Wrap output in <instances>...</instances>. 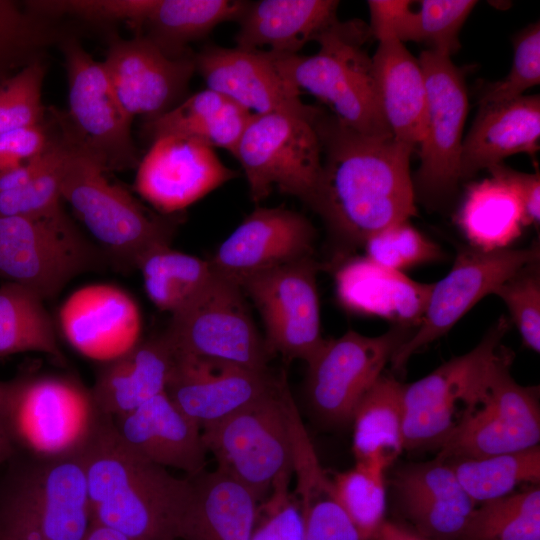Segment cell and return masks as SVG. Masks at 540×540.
Segmentation results:
<instances>
[{"label": "cell", "instance_id": "6da1fadb", "mask_svg": "<svg viewBox=\"0 0 540 540\" xmlns=\"http://www.w3.org/2000/svg\"><path fill=\"white\" fill-rule=\"evenodd\" d=\"M315 126L322 169L311 205L337 243L341 259L374 233L416 214L411 146L393 136L354 131L321 111Z\"/></svg>", "mask_w": 540, "mask_h": 540}, {"label": "cell", "instance_id": "7a4b0ae2", "mask_svg": "<svg viewBox=\"0 0 540 540\" xmlns=\"http://www.w3.org/2000/svg\"><path fill=\"white\" fill-rule=\"evenodd\" d=\"M92 522L132 540H178L191 493L189 478L139 456L107 417L82 455Z\"/></svg>", "mask_w": 540, "mask_h": 540}, {"label": "cell", "instance_id": "3957f363", "mask_svg": "<svg viewBox=\"0 0 540 540\" xmlns=\"http://www.w3.org/2000/svg\"><path fill=\"white\" fill-rule=\"evenodd\" d=\"M370 36L362 21L338 20L316 39L317 53L272 54L280 73L300 92L328 105L342 125L365 135L393 136L381 109L372 59L363 48Z\"/></svg>", "mask_w": 540, "mask_h": 540}, {"label": "cell", "instance_id": "277c9868", "mask_svg": "<svg viewBox=\"0 0 540 540\" xmlns=\"http://www.w3.org/2000/svg\"><path fill=\"white\" fill-rule=\"evenodd\" d=\"M107 417L80 381L36 374L8 382L1 420L14 447L50 460L81 457Z\"/></svg>", "mask_w": 540, "mask_h": 540}, {"label": "cell", "instance_id": "5b68a950", "mask_svg": "<svg viewBox=\"0 0 540 540\" xmlns=\"http://www.w3.org/2000/svg\"><path fill=\"white\" fill-rule=\"evenodd\" d=\"M108 174L73 147L63 169L61 198L106 253L137 268L146 253L170 245L175 219L151 213Z\"/></svg>", "mask_w": 540, "mask_h": 540}, {"label": "cell", "instance_id": "8992f818", "mask_svg": "<svg viewBox=\"0 0 540 540\" xmlns=\"http://www.w3.org/2000/svg\"><path fill=\"white\" fill-rule=\"evenodd\" d=\"M509 325L499 318L472 350L404 384V449H439L473 412L505 351L501 340Z\"/></svg>", "mask_w": 540, "mask_h": 540}, {"label": "cell", "instance_id": "52a82bcc", "mask_svg": "<svg viewBox=\"0 0 540 540\" xmlns=\"http://www.w3.org/2000/svg\"><path fill=\"white\" fill-rule=\"evenodd\" d=\"M91 524L82 456L30 458L0 501V532L17 540H83Z\"/></svg>", "mask_w": 540, "mask_h": 540}, {"label": "cell", "instance_id": "ba28073f", "mask_svg": "<svg viewBox=\"0 0 540 540\" xmlns=\"http://www.w3.org/2000/svg\"><path fill=\"white\" fill-rule=\"evenodd\" d=\"M320 110L252 114L232 155L258 203L273 191L311 207L322 169V147L315 126Z\"/></svg>", "mask_w": 540, "mask_h": 540}, {"label": "cell", "instance_id": "9c48e42d", "mask_svg": "<svg viewBox=\"0 0 540 540\" xmlns=\"http://www.w3.org/2000/svg\"><path fill=\"white\" fill-rule=\"evenodd\" d=\"M292 401L284 376L274 389L201 429L216 469L245 486L259 502L268 496L277 477L293 468Z\"/></svg>", "mask_w": 540, "mask_h": 540}, {"label": "cell", "instance_id": "30bf717a", "mask_svg": "<svg viewBox=\"0 0 540 540\" xmlns=\"http://www.w3.org/2000/svg\"><path fill=\"white\" fill-rule=\"evenodd\" d=\"M68 82V110L53 109L64 138L107 172L138 166L130 118L118 103L102 61L95 60L77 36L58 47Z\"/></svg>", "mask_w": 540, "mask_h": 540}, {"label": "cell", "instance_id": "8fae6325", "mask_svg": "<svg viewBox=\"0 0 540 540\" xmlns=\"http://www.w3.org/2000/svg\"><path fill=\"white\" fill-rule=\"evenodd\" d=\"M99 261L97 250L62 205L35 216L0 217V278L44 300Z\"/></svg>", "mask_w": 540, "mask_h": 540}, {"label": "cell", "instance_id": "7c38bea8", "mask_svg": "<svg viewBox=\"0 0 540 540\" xmlns=\"http://www.w3.org/2000/svg\"><path fill=\"white\" fill-rule=\"evenodd\" d=\"M164 334L177 353L269 370L272 355L242 288L215 271L203 289L171 315Z\"/></svg>", "mask_w": 540, "mask_h": 540}, {"label": "cell", "instance_id": "4fadbf2b", "mask_svg": "<svg viewBox=\"0 0 540 540\" xmlns=\"http://www.w3.org/2000/svg\"><path fill=\"white\" fill-rule=\"evenodd\" d=\"M320 268L310 256L238 282L261 317L264 341L272 356L308 364L325 344L317 289Z\"/></svg>", "mask_w": 540, "mask_h": 540}, {"label": "cell", "instance_id": "5bb4252c", "mask_svg": "<svg viewBox=\"0 0 540 540\" xmlns=\"http://www.w3.org/2000/svg\"><path fill=\"white\" fill-rule=\"evenodd\" d=\"M414 331L395 325L379 336L349 330L339 338L326 339L307 364L306 394L316 415L332 426L350 423L358 402Z\"/></svg>", "mask_w": 540, "mask_h": 540}, {"label": "cell", "instance_id": "9a60e30c", "mask_svg": "<svg viewBox=\"0 0 540 540\" xmlns=\"http://www.w3.org/2000/svg\"><path fill=\"white\" fill-rule=\"evenodd\" d=\"M510 365L511 354L504 351L480 402L439 448L436 460L481 458L539 445L538 389L518 384Z\"/></svg>", "mask_w": 540, "mask_h": 540}, {"label": "cell", "instance_id": "2e32d148", "mask_svg": "<svg viewBox=\"0 0 540 540\" xmlns=\"http://www.w3.org/2000/svg\"><path fill=\"white\" fill-rule=\"evenodd\" d=\"M418 62L426 87V119L417 151L416 191L430 201L450 196L460 178L463 127L468 111L462 70L449 56L423 51Z\"/></svg>", "mask_w": 540, "mask_h": 540}, {"label": "cell", "instance_id": "e0dca14e", "mask_svg": "<svg viewBox=\"0 0 540 540\" xmlns=\"http://www.w3.org/2000/svg\"><path fill=\"white\" fill-rule=\"evenodd\" d=\"M539 245L485 251L462 249L449 273L433 283L429 301L412 336L393 355L400 370L422 347L445 335L477 302L527 264L539 260Z\"/></svg>", "mask_w": 540, "mask_h": 540}, {"label": "cell", "instance_id": "ac0fdd59", "mask_svg": "<svg viewBox=\"0 0 540 540\" xmlns=\"http://www.w3.org/2000/svg\"><path fill=\"white\" fill-rule=\"evenodd\" d=\"M195 55L171 58L142 35L113 37L102 61L116 99L132 119H155L174 108L188 90Z\"/></svg>", "mask_w": 540, "mask_h": 540}, {"label": "cell", "instance_id": "d6986e66", "mask_svg": "<svg viewBox=\"0 0 540 540\" xmlns=\"http://www.w3.org/2000/svg\"><path fill=\"white\" fill-rule=\"evenodd\" d=\"M237 176L212 147L188 137L164 135L152 140L140 159L134 188L162 215L171 216Z\"/></svg>", "mask_w": 540, "mask_h": 540}, {"label": "cell", "instance_id": "ffe728a7", "mask_svg": "<svg viewBox=\"0 0 540 540\" xmlns=\"http://www.w3.org/2000/svg\"><path fill=\"white\" fill-rule=\"evenodd\" d=\"M283 377L174 351L165 392L202 429L274 389Z\"/></svg>", "mask_w": 540, "mask_h": 540}, {"label": "cell", "instance_id": "44dd1931", "mask_svg": "<svg viewBox=\"0 0 540 540\" xmlns=\"http://www.w3.org/2000/svg\"><path fill=\"white\" fill-rule=\"evenodd\" d=\"M315 228L284 207H257L208 260L216 273L236 283L283 264L313 256Z\"/></svg>", "mask_w": 540, "mask_h": 540}, {"label": "cell", "instance_id": "7402d4cb", "mask_svg": "<svg viewBox=\"0 0 540 540\" xmlns=\"http://www.w3.org/2000/svg\"><path fill=\"white\" fill-rule=\"evenodd\" d=\"M195 69L207 88L252 114L307 112L312 106L279 71L270 51L207 46L194 56Z\"/></svg>", "mask_w": 540, "mask_h": 540}, {"label": "cell", "instance_id": "603a6c76", "mask_svg": "<svg viewBox=\"0 0 540 540\" xmlns=\"http://www.w3.org/2000/svg\"><path fill=\"white\" fill-rule=\"evenodd\" d=\"M59 322L75 349L105 361L141 340V314L136 302L127 292L109 284H91L75 291L62 305Z\"/></svg>", "mask_w": 540, "mask_h": 540}, {"label": "cell", "instance_id": "cb8c5ba5", "mask_svg": "<svg viewBox=\"0 0 540 540\" xmlns=\"http://www.w3.org/2000/svg\"><path fill=\"white\" fill-rule=\"evenodd\" d=\"M119 438L139 456L194 477L205 470L208 451L200 426L163 392L112 419Z\"/></svg>", "mask_w": 540, "mask_h": 540}, {"label": "cell", "instance_id": "d4e9b609", "mask_svg": "<svg viewBox=\"0 0 540 540\" xmlns=\"http://www.w3.org/2000/svg\"><path fill=\"white\" fill-rule=\"evenodd\" d=\"M393 486L409 527L430 540H458L477 506L452 468L436 459L399 469Z\"/></svg>", "mask_w": 540, "mask_h": 540}, {"label": "cell", "instance_id": "484cf974", "mask_svg": "<svg viewBox=\"0 0 540 540\" xmlns=\"http://www.w3.org/2000/svg\"><path fill=\"white\" fill-rule=\"evenodd\" d=\"M342 260L335 272V287L338 300L346 309L417 328L433 284L414 281L366 256Z\"/></svg>", "mask_w": 540, "mask_h": 540}, {"label": "cell", "instance_id": "4316f807", "mask_svg": "<svg viewBox=\"0 0 540 540\" xmlns=\"http://www.w3.org/2000/svg\"><path fill=\"white\" fill-rule=\"evenodd\" d=\"M540 98L522 95L497 103L480 104L475 120L463 139L460 178H469L517 153L539 150Z\"/></svg>", "mask_w": 540, "mask_h": 540}, {"label": "cell", "instance_id": "83f0119b", "mask_svg": "<svg viewBox=\"0 0 540 540\" xmlns=\"http://www.w3.org/2000/svg\"><path fill=\"white\" fill-rule=\"evenodd\" d=\"M372 36L378 40L371 59L384 118L393 137L415 150L421 143L426 119L421 66L392 32L379 31Z\"/></svg>", "mask_w": 540, "mask_h": 540}, {"label": "cell", "instance_id": "f1b7e54d", "mask_svg": "<svg viewBox=\"0 0 540 540\" xmlns=\"http://www.w3.org/2000/svg\"><path fill=\"white\" fill-rule=\"evenodd\" d=\"M173 361L164 333L105 361L90 389L100 412L113 419L165 392Z\"/></svg>", "mask_w": 540, "mask_h": 540}, {"label": "cell", "instance_id": "f546056e", "mask_svg": "<svg viewBox=\"0 0 540 540\" xmlns=\"http://www.w3.org/2000/svg\"><path fill=\"white\" fill-rule=\"evenodd\" d=\"M338 5L333 0L247 1L237 20V47L297 54L338 21Z\"/></svg>", "mask_w": 540, "mask_h": 540}, {"label": "cell", "instance_id": "4dcf8cb0", "mask_svg": "<svg viewBox=\"0 0 540 540\" xmlns=\"http://www.w3.org/2000/svg\"><path fill=\"white\" fill-rule=\"evenodd\" d=\"M189 479L178 540H251L259 505L251 491L218 469Z\"/></svg>", "mask_w": 540, "mask_h": 540}, {"label": "cell", "instance_id": "1f68e13d", "mask_svg": "<svg viewBox=\"0 0 540 540\" xmlns=\"http://www.w3.org/2000/svg\"><path fill=\"white\" fill-rule=\"evenodd\" d=\"M412 9V1L370 0V31H391L402 43L413 41L428 50L451 56L460 47L459 32L477 4L473 0H423Z\"/></svg>", "mask_w": 540, "mask_h": 540}, {"label": "cell", "instance_id": "d6a6232c", "mask_svg": "<svg viewBox=\"0 0 540 540\" xmlns=\"http://www.w3.org/2000/svg\"><path fill=\"white\" fill-rule=\"evenodd\" d=\"M488 170L491 178L468 188L458 224L472 247L492 251L507 248L520 236L525 223L518 190L502 164Z\"/></svg>", "mask_w": 540, "mask_h": 540}, {"label": "cell", "instance_id": "836d02e7", "mask_svg": "<svg viewBox=\"0 0 540 540\" xmlns=\"http://www.w3.org/2000/svg\"><path fill=\"white\" fill-rule=\"evenodd\" d=\"M252 113L208 88L196 92L161 116L144 121L150 141L164 135L188 137L232 154Z\"/></svg>", "mask_w": 540, "mask_h": 540}, {"label": "cell", "instance_id": "e575fe53", "mask_svg": "<svg viewBox=\"0 0 540 540\" xmlns=\"http://www.w3.org/2000/svg\"><path fill=\"white\" fill-rule=\"evenodd\" d=\"M404 384L382 374L358 402L352 451L356 463L387 470L404 450Z\"/></svg>", "mask_w": 540, "mask_h": 540}, {"label": "cell", "instance_id": "d590c367", "mask_svg": "<svg viewBox=\"0 0 540 540\" xmlns=\"http://www.w3.org/2000/svg\"><path fill=\"white\" fill-rule=\"evenodd\" d=\"M247 1L149 0L136 35H142L171 58L191 55L188 44L217 25L238 20Z\"/></svg>", "mask_w": 540, "mask_h": 540}, {"label": "cell", "instance_id": "8d00e7d4", "mask_svg": "<svg viewBox=\"0 0 540 540\" xmlns=\"http://www.w3.org/2000/svg\"><path fill=\"white\" fill-rule=\"evenodd\" d=\"M44 301L20 284L5 282L0 286V358L39 352L60 362L64 360Z\"/></svg>", "mask_w": 540, "mask_h": 540}, {"label": "cell", "instance_id": "74e56055", "mask_svg": "<svg viewBox=\"0 0 540 540\" xmlns=\"http://www.w3.org/2000/svg\"><path fill=\"white\" fill-rule=\"evenodd\" d=\"M60 20L30 9L25 2L0 0V80L43 60L50 48L77 36Z\"/></svg>", "mask_w": 540, "mask_h": 540}, {"label": "cell", "instance_id": "f35d334b", "mask_svg": "<svg viewBox=\"0 0 540 540\" xmlns=\"http://www.w3.org/2000/svg\"><path fill=\"white\" fill-rule=\"evenodd\" d=\"M144 289L149 300L171 315L185 307L213 274L208 260L172 249L157 247L139 261Z\"/></svg>", "mask_w": 540, "mask_h": 540}, {"label": "cell", "instance_id": "ab89813d", "mask_svg": "<svg viewBox=\"0 0 540 540\" xmlns=\"http://www.w3.org/2000/svg\"><path fill=\"white\" fill-rule=\"evenodd\" d=\"M447 463L478 505L507 496L522 485H539L540 447Z\"/></svg>", "mask_w": 540, "mask_h": 540}, {"label": "cell", "instance_id": "60d3db41", "mask_svg": "<svg viewBox=\"0 0 540 540\" xmlns=\"http://www.w3.org/2000/svg\"><path fill=\"white\" fill-rule=\"evenodd\" d=\"M458 540H540V488L478 504Z\"/></svg>", "mask_w": 540, "mask_h": 540}, {"label": "cell", "instance_id": "b9f144b4", "mask_svg": "<svg viewBox=\"0 0 540 540\" xmlns=\"http://www.w3.org/2000/svg\"><path fill=\"white\" fill-rule=\"evenodd\" d=\"M296 495L303 514V540H362L337 498L331 477L322 469L296 475Z\"/></svg>", "mask_w": 540, "mask_h": 540}, {"label": "cell", "instance_id": "7bdbcfd3", "mask_svg": "<svg viewBox=\"0 0 540 540\" xmlns=\"http://www.w3.org/2000/svg\"><path fill=\"white\" fill-rule=\"evenodd\" d=\"M385 472L356 463L331 476L339 503L362 540H373L386 521Z\"/></svg>", "mask_w": 540, "mask_h": 540}, {"label": "cell", "instance_id": "ee69618b", "mask_svg": "<svg viewBox=\"0 0 540 540\" xmlns=\"http://www.w3.org/2000/svg\"><path fill=\"white\" fill-rule=\"evenodd\" d=\"M43 60L0 80V133L43 124L48 108L42 102L46 75Z\"/></svg>", "mask_w": 540, "mask_h": 540}, {"label": "cell", "instance_id": "f6af8a7d", "mask_svg": "<svg viewBox=\"0 0 540 540\" xmlns=\"http://www.w3.org/2000/svg\"><path fill=\"white\" fill-rule=\"evenodd\" d=\"M72 150L61 134V144L46 167L26 184L0 192V217L35 216L62 205V174Z\"/></svg>", "mask_w": 540, "mask_h": 540}, {"label": "cell", "instance_id": "bcb514c9", "mask_svg": "<svg viewBox=\"0 0 540 540\" xmlns=\"http://www.w3.org/2000/svg\"><path fill=\"white\" fill-rule=\"evenodd\" d=\"M363 246L367 258L399 272L442 256L440 247L408 221L395 223L374 233Z\"/></svg>", "mask_w": 540, "mask_h": 540}, {"label": "cell", "instance_id": "7dc6e473", "mask_svg": "<svg viewBox=\"0 0 540 540\" xmlns=\"http://www.w3.org/2000/svg\"><path fill=\"white\" fill-rule=\"evenodd\" d=\"M508 308L523 343L540 351L539 260L531 262L500 284L494 291Z\"/></svg>", "mask_w": 540, "mask_h": 540}, {"label": "cell", "instance_id": "c3c4849f", "mask_svg": "<svg viewBox=\"0 0 540 540\" xmlns=\"http://www.w3.org/2000/svg\"><path fill=\"white\" fill-rule=\"evenodd\" d=\"M293 468L275 480L268 496L259 502L251 540H303L304 521L300 503L289 489Z\"/></svg>", "mask_w": 540, "mask_h": 540}, {"label": "cell", "instance_id": "681fc988", "mask_svg": "<svg viewBox=\"0 0 540 540\" xmlns=\"http://www.w3.org/2000/svg\"><path fill=\"white\" fill-rule=\"evenodd\" d=\"M540 83L539 22L524 29L514 40V57L509 73L487 87L479 100L489 104L512 100Z\"/></svg>", "mask_w": 540, "mask_h": 540}, {"label": "cell", "instance_id": "f907efd6", "mask_svg": "<svg viewBox=\"0 0 540 540\" xmlns=\"http://www.w3.org/2000/svg\"><path fill=\"white\" fill-rule=\"evenodd\" d=\"M59 134L52 108L40 125L0 133V175L24 166L43 155Z\"/></svg>", "mask_w": 540, "mask_h": 540}, {"label": "cell", "instance_id": "816d5d0a", "mask_svg": "<svg viewBox=\"0 0 540 540\" xmlns=\"http://www.w3.org/2000/svg\"><path fill=\"white\" fill-rule=\"evenodd\" d=\"M503 172L518 190L524 212V223L538 225L540 221V177L539 173L527 174L511 170L502 165Z\"/></svg>", "mask_w": 540, "mask_h": 540}, {"label": "cell", "instance_id": "f5cc1de1", "mask_svg": "<svg viewBox=\"0 0 540 540\" xmlns=\"http://www.w3.org/2000/svg\"><path fill=\"white\" fill-rule=\"evenodd\" d=\"M373 540H430L407 525L386 520Z\"/></svg>", "mask_w": 540, "mask_h": 540}, {"label": "cell", "instance_id": "db71d44e", "mask_svg": "<svg viewBox=\"0 0 540 540\" xmlns=\"http://www.w3.org/2000/svg\"><path fill=\"white\" fill-rule=\"evenodd\" d=\"M83 540H132V539L120 533L119 531H116L109 527L92 522Z\"/></svg>", "mask_w": 540, "mask_h": 540}, {"label": "cell", "instance_id": "11a10c76", "mask_svg": "<svg viewBox=\"0 0 540 540\" xmlns=\"http://www.w3.org/2000/svg\"><path fill=\"white\" fill-rule=\"evenodd\" d=\"M13 453H14V445L1 420L0 421V463L10 458Z\"/></svg>", "mask_w": 540, "mask_h": 540}, {"label": "cell", "instance_id": "9f6ffc18", "mask_svg": "<svg viewBox=\"0 0 540 540\" xmlns=\"http://www.w3.org/2000/svg\"><path fill=\"white\" fill-rule=\"evenodd\" d=\"M8 394V382L0 381V421L4 412Z\"/></svg>", "mask_w": 540, "mask_h": 540}, {"label": "cell", "instance_id": "6f0895ef", "mask_svg": "<svg viewBox=\"0 0 540 540\" xmlns=\"http://www.w3.org/2000/svg\"><path fill=\"white\" fill-rule=\"evenodd\" d=\"M0 540H17V539L0 532Z\"/></svg>", "mask_w": 540, "mask_h": 540}]
</instances>
